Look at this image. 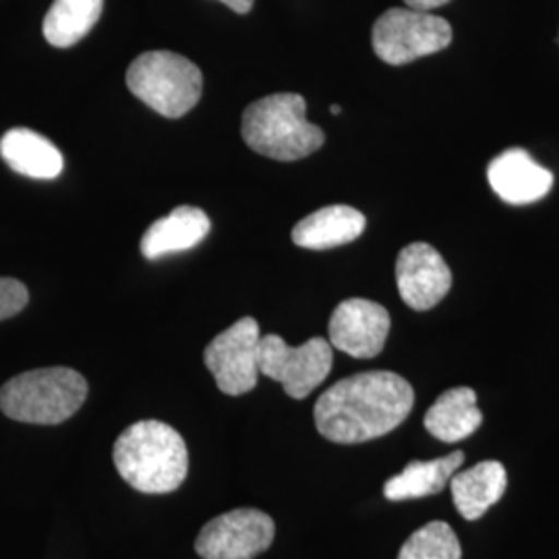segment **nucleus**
<instances>
[{"label": "nucleus", "instance_id": "nucleus-1", "mask_svg": "<svg viewBox=\"0 0 559 559\" xmlns=\"http://www.w3.org/2000/svg\"><path fill=\"white\" fill-rule=\"evenodd\" d=\"M415 390L392 371H365L334 383L316 402V427L334 443H362L392 433L411 415Z\"/></svg>", "mask_w": 559, "mask_h": 559}, {"label": "nucleus", "instance_id": "nucleus-2", "mask_svg": "<svg viewBox=\"0 0 559 559\" xmlns=\"http://www.w3.org/2000/svg\"><path fill=\"white\" fill-rule=\"evenodd\" d=\"M112 460L120 477L141 493H170L189 471L187 443L160 420H140L115 441Z\"/></svg>", "mask_w": 559, "mask_h": 559}, {"label": "nucleus", "instance_id": "nucleus-3", "mask_svg": "<svg viewBox=\"0 0 559 559\" xmlns=\"http://www.w3.org/2000/svg\"><path fill=\"white\" fill-rule=\"evenodd\" d=\"M307 102L299 94H274L253 102L245 115L240 133L245 143L265 158L295 162L318 152L325 135L305 117Z\"/></svg>", "mask_w": 559, "mask_h": 559}, {"label": "nucleus", "instance_id": "nucleus-4", "mask_svg": "<svg viewBox=\"0 0 559 559\" xmlns=\"http://www.w3.org/2000/svg\"><path fill=\"white\" fill-rule=\"evenodd\" d=\"M87 399V381L69 367H46L15 376L0 388V411L9 419L59 425Z\"/></svg>", "mask_w": 559, "mask_h": 559}, {"label": "nucleus", "instance_id": "nucleus-5", "mask_svg": "<svg viewBox=\"0 0 559 559\" xmlns=\"http://www.w3.org/2000/svg\"><path fill=\"white\" fill-rule=\"evenodd\" d=\"M127 85L135 98L166 119L185 117L200 102V67L177 52H145L131 62Z\"/></svg>", "mask_w": 559, "mask_h": 559}, {"label": "nucleus", "instance_id": "nucleus-6", "mask_svg": "<svg viewBox=\"0 0 559 559\" xmlns=\"http://www.w3.org/2000/svg\"><path fill=\"white\" fill-rule=\"evenodd\" d=\"M452 41L450 23L417 9H390L373 25L371 44L376 55L388 64H408L436 55Z\"/></svg>", "mask_w": 559, "mask_h": 559}, {"label": "nucleus", "instance_id": "nucleus-7", "mask_svg": "<svg viewBox=\"0 0 559 559\" xmlns=\"http://www.w3.org/2000/svg\"><path fill=\"white\" fill-rule=\"evenodd\" d=\"M334 350L328 340H307L302 346H288L276 334L261 336L260 373L280 381L290 399H307L332 371Z\"/></svg>", "mask_w": 559, "mask_h": 559}, {"label": "nucleus", "instance_id": "nucleus-8", "mask_svg": "<svg viewBox=\"0 0 559 559\" xmlns=\"http://www.w3.org/2000/svg\"><path fill=\"white\" fill-rule=\"evenodd\" d=\"M260 323L242 318L212 340L203 362L212 371L218 390L228 396L251 392L260 380Z\"/></svg>", "mask_w": 559, "mask_h": 559}, {"label": "nucleus", "instance_id": "nucleus-9", "mask_svg": "<svg viewBox=\"0 0 559 559\" xmlns=\"http://www.w3.org/2000/svg\"><path fill=\"white\" fill-rule=\"evenodd\" d=\"M276 524L265 512L240 508L210 520L201 528L195 551L203 559H253L270 549Z\"/></svg>", "mask_w": 559, "mask_h": 559}, {"label": "nucleus", "instance_id": "nucleus-10", "mask_svg": "<svg viewBox=\"0 0 559 559\" xmlns=\"http://www.w3.org/2000/svg\"><path fill=\"white\" fill-rule=\"evenodd\" d=\"M390 325V313L380 302L342 300L330 320V344L348 357L373 359L385 346Z\"/></svg>", "mask_w": 559, "mask_h": 559}, {"label": "nucleus", "instance_id": "nucleus-11", "mask_svg": "<svg viewBox=\"0 0 559 559\" xmlns=\"http://www.w3.org/2000/svg\"><path fill=\"white\" fill-rule=\"evenodd\" d=\"M396 284L402 300L415 311H429L452 288V272L440 251L427 242H413L400 251Z\"/></svg>", "mask_w": 559, "mask_h": 559}, {"label": "nucleus", "instance_id": "nucleus-12", "mask_svg": "<svg viewBox=\"0 0 559 559\" xmlns=\"http://www.w3.org/2000/svg\"><path fill=\"white\" fill-rule=\"evenodd\" d=\"M487 179L496 195L510 205L535 203L554 187V175L520 147L506 150L496 156L487 168Z\"/></svg>", "mask_w": 559, "mask_h": 559}, {"label": "nucleus", "instance_id": "nucleus-13", "mask_svg": "<svg viewBox=\"0 0 559 559\" xmlns=\"http://www.w3.org/2000/svg\"><path fill=\"white\" fill-rule=\"evenodd\" d=\"M210 230L212 224L203 210L180 205L145 230L141 237V253L145 260H158L168 253L189 251L198 247Z\"/></svg>", "mask_w": 559, "mask_h": 559}, {"label": "nucleus", "instance_id": "nucleus-14", "mask_svg": "<svg viewBox=\"0 0 559 559\" xmlns=\"http://www.w3.org/2000/svg\"><path fill=\"white\" fill-rule=\"evenodd\" d=\"M367 226L365 216L350 205H328L293 228V242L302 249L325 251L359 239Z\"/></svg>", "mask_w": 559, "mask_h": 559}, {"label": "nucleus", "instance_id": "nucleus-15", "mask_svg": "<svg viewBox=\"0 0 559 559\" xmlns=\"http://www.w3.org/2000/svg\"><path fill=\"white\" fill-rule=\"evenodd\" d=\"M0 156L15 173L29 179H57L62 173V154L52 141L32 129H11L0 140Z\"/></svg>", "mask_w": 559, "mask_h": 559}, {"label": "nucleus", "instance_id": "nucleus-16", "mask_svg": "<svg viewBox=\"0 0 559 559\" xmlns=\"http://www.w3.org/2000/svg\"><path fill=\"white\" fill-rule=\"evenodd\" d=\"M452 498L464 520H479L491 506L503 498L508 487L506 466L498 460H485L477 466L454 475Z\"/></svg>", "mask_w": 559, "mask_h": 559}, {"label": "nucleus", "instance_id": "nucleus-17", "mask_svg": "<svg viewBox=\"0 0 559 559\" xmlns=\"http://www.w3.org/2000/svg\"><path fill=\"white\" fill-rule=\"evenodd\" d=\"M480 423L483 415L477 406V394L464 385L443 392L425 415V429L443 443L471 438Z\"/></svg>", "mask_w": 559, "mask_h": 559}, {"label": "nucleus", "instance_id": "nucleus-18", "mask_svg": "<svg viewBox=\"0 0 559 559\" xmlns=\"http://www.w3.org/2000/svg\"><path fill=\"white\" fill-rule=\"evenodd\" d=\"M464 462V452H452L443 459L419 462L413 460L400 475L383 485V496L390 501L419 500L441 493Z\"/></svg>", "mask_w": 559, "mask_h": 559}, {"label": "nucleus", "instance_id": "nucleus-19", "mask_svg": "<svg viewBox=\"0 0 559 559\" xmlns=\"http://www.w3.org/2000/svg\"><path fill=\"white\" fill-rule=\"evenodd\" d=\"M104 0H55L44 17V38L57 48L83 40L98 23Z\"/></svg>", "mask_w": 559, "mask_h": 559}, {"label": "nucleus", "instance_id": "nucleus-20", "mask_svg": "<svg viewBox=\"0 0 559 559\" xmlns=\"http://www.w3.org/2000/svg\"><path fill=\"white\" fill-rule=\"evenodd\" d=\"M399 559H462L459 537L448 522H429L400 549Z\"/></svg>", "mask_w": 559, "mask_h": 559}, {"label": "nucleus", "instance_id": "nucleus-21", "mask_svg": "<svg viewBox=\"0 0 559 559\" xmlns=\"http://www.w3.org/2000/svg\"><path fill=\"white\" fill-rule=\"evenodd\" d=\"M29 293L25 284L15 278H0V321L15 318L25 309Z\"/></svg>", "mask_w": 559, "mask_h": 559}, {"label": "nucleus", "instance_id": "nucleus-22", "mask_svg": "<svg viewBox=\"0 0 559 559\" xmlns=\"http://www.w3.org/2000/svg\"><path fill=\"white\" fill-rule=\"evenodd\" d=\"M406 7L411 9H417V11H433V9H440L443 4H448L450 0H404Z\"/></svg>", "mask_w": 559, "mask_h": 559}, {"label": "nucleus", "instance_id": "nucleus-23", "mask_svg": "<svg viewBox=\"0 0 559 559\" xmlns=\"http://www.w3.org/2000/svg\"><path fill=\"white\" fill-rule=\"evenodd\" d=\"M221 2H224L228 9H233L235 13H240V15L249 13L251 7H253V0H221Z\"/></svg>", "mask_w": 559, "mask_h": 559}, {"label": "nucleus", "instance_id": "nucleus-24", "mask_svg": "<svg viewBox=\"0 0 559 559\" xmlns=\"http://www.w3.org/2000/svg\"><path fill=\"white\" fill-rule=\"evenodd\" d=\"M330 112H332V115H340L338 104H334V106H332V108H330Z\"/></svg>", "mask_w": 559, "mask_h": 559}]
</instances>
